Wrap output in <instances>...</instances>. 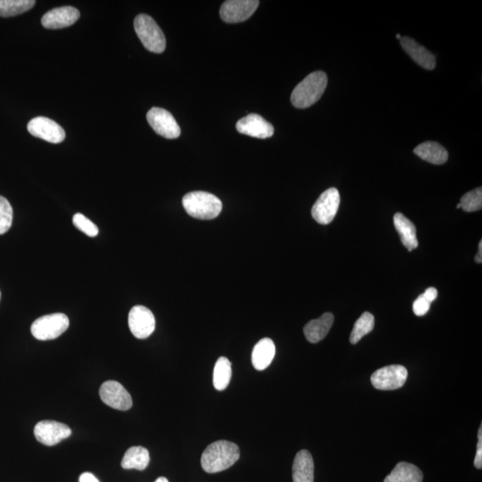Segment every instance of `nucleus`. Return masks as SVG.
Segmentation results:
<instances>
[{
	"instance_id": "35",
	"label": "nucleus",
	"mask_w": 482,
	"mask_h": 482,
	"mask_svg": "<svg viewBox=\"0 0 482 482\" xmlns=\"http://www.w3.org/2000/svg\"><path fill=\"white\" fill-rule=\"evenodd\" d=\"M154 482H169V481H168V479H166L165 477H159V478L157 479V480L156 481H154Z\"/></svg>"
},
{
	"instance_id": "33",
	"label": "nucleus",
	"mask_w": 482,
	"mask_h": 482,
	"mask_svg": "<svg viewBox=\"0 0 482 482\" xmlns=\"http://www.w3.org/2000/svg\"><path fill=\"white\" fill-rule=\"evenodd\" d=\"M80 482H99L98 479L90 472H84L80 476Z\"/></svg>"
},
{
	"instance_id": "3",
	"label": "nucleus",
	"mask_w": 482,
	"mask_h": 482,
	"mask_svg": "<svg viewBox=\"0 0 482 482\" xmlns=\"http://www.w3.org/2000/svg\"><path fill=\"white\" fill-rule=\"evenodd\" d=\"M183 205L187 213L196 219L212 220L221 214L222 201L213 194L205 192H193L186 194Z\"/></svg>"
},
{
	"instance_id": "26",
	"label": "nucleus",
	"mask_w": 482,
	"mask_h": 482,
	"mask_svg": "<svg viewBox=\"0 0 482 482\" xmlns=\"http://www.w3.org/2000/svg\"><path fill=\"white\" fill-rule=\"evenodd\" d=\"M374 328V317L368 312H365L361 315L359 320L354 323L352 332L350 335V342L357 344L361 339L365 337Z\"/></svg>"
},
{
	"instance_id": "5",
	"label": "nucleus",
	"mask_w": 482,
	"mask_h": 482,
	"mask_svg": "<svg viewBox=\"0 0 482 482\" xmlns=\"http://www.w3.org/2000/svg\"><path fill=\"white\" fill-rule=\"evenodd\" d=\"M70 321L65 314L57 313L38 318L32 324L33 337L39 341H51L59 338L68 329Z\"/></svg>"
},
{
	"instance_id": "7",
	"label": "nucleus",
	"mask_w": 482,
	"mask_h": 482,
	"mask_svg": "<svg viewBox=\"0 0 482 482\" xmlns=\"http://www.w3.org/2000/svg\"><path fill=\"white\" fill-rule=\"evenodd\" d=\"M408 372L404 366L394 365L378 369L372 375L371 381L375 389L394 390L404 386Z\"/></svg>"
},
{
	"instance_id": "36",
	"label": "nucleus",
	"mask_w": 482,
	"mask_h": 482,
	"mask_svg": "<svg viewBox=\"0 0 482 482\" xmlns=\"http://www.w3.org/2000/svg\"><path fill=\"white\" fill-rule=\"evenodd\" d=\"M396 37L398 38V39H401L402 36L400 35V34H396Z\"/></svg>"
},
{
	"instance_id": "16",
	"label": "nucleus",
	"mask_w": 482,
	"mask_h": 482,
	"mask_svg": "<svg viewBox=\"0 0 482 482\" xmlns=\"http://www.w3.org/2000/svg\"><path fill=\"white\" fill-rule=\"evenodd\" d=\"M403 48L410 56L415 63L426 70H433L436 66L434 54L427 50L425 48L417 43L414 39L409 37H402L400 39Z\"/></svg>"
},
{
	"instance_id": "20",
	"label": "nucleus",
	"mask_w": 482,
	"mask_h": 482,
	"mask_svg": "<svg viewBox=\"0 0 482 482\" xmlns=\"http://www.w3.org/2000/svg\"><path fill=\"white\" fill-rule=\"evenodd\" d=\"M275 345L271 339L265 338L254 347L252 363L257 371H263L268 368L275 356Z\"/></svg>"
},
{
	"instance_id": "28",
	"label": "nucleus",
	"mask_w": 482,
	"mask_h": 482,
	"mask_svg": "<svg viewBox=\"0 0 482 482\" xmlns=\"http://www.w3.org/2000/svg\"><path fill=\"white\" fill-rule=\"evenodd\" d=\"M13 223V208L8 200L0 196V235L5 234Z\"/></svg>"
},
{
	"instance_id": "4",
	"label": "nucleus",
	"mask_w": 482,
	"mask_h": 482,
	"mask_svg": "<svg viewBox=\"0 0 482 482\" xmlns=\"http://www.w3.org/2000/svg\"><path fill=\"white\" fill-rule=\"evenodd\" d=\"M134 29L139 39L148 51L156 54L165 51V34L152 17L145 14H139L134 20Z\"/></svg>"
},
{
	"instance_id": "29",
	"label": "nucleus",
	"mask_w": 482,
	"mask_h": 482,
	"mask_svg": "<svg viewBox=\"0 0 482 482\" xmlns=\"http://www.w3.org/2000/svg\"><path fill=\"white\" fill-rule=\"evenodd\" d=\"M74 226L89 237H96L99 234V228L95 223L88 219L83 214H75L72 218Z\"/></svg>"
},
{
	"instance_id": "24",
	"label": "nucleus",
	"mask_w": 482,
	"mask_h": 482,
	"mask_svg": "<svg viewBox=\"0 0 482 482\" xmlns=\"http://www.w3.org/2000/svg\"><path fill=\"white\" fill-rule=\"evenodd\" d=\"M232 378V363L226 357H220L215 363L213 383L215 389L224 390L228 387Z\"/></svg>"
},
{
	"instance_id": "9",
	"label": "nucleus",
	"mask_w": 482,
	"mask_h": 482,
	"mask_svg": "<svg viewBox=\"0 0 482 482\" xmlns=\"http://www.w3.org/2000/svg\"><path fill=\"white\" fill-rule=\"evenodd\" d=\"M128 323L132 335L139 339L150 337L156 329V319L152 312L143 305H136L130 309Z\"/></svg>"
},
{
	"instance_id": "14",
	"label": "nucleus",
	"mask_w": 482,
	"mask_h": 482,
	"mask_svg": "<svg viewBox=\"0 0 482 482\" xmlns=\"http://www.w3.org/2000/svg\"><path fill=\"white\" fill-rule=\"evenodd\" d=\"M236 129L241 134L262 139L271 138L274 133V126L257 114L241 118L236 124Z\"/></svg>"
},
{
	"instance_id": "8",
	"label": "nucleus",
	"mask_w": 482,
	"mask_h": 482,
	"mask_svg": "<svg viewBox=\"0 0 482 482\" xmlns=\"http://www.w3.org/2000/svg\"><path fill=\"white\" fill-rule=\"evenodd\" d=\"M147 120L154 132L162 137L168 139L180 137V126L178 125L174 115L165 109L151 108L147 114Z\"/></svg>"
},
{
	"instance_id": "37",
	"label": "nucleus",
	"mask_w": 482,
	"mask_h": 482,
	"mask_svg": "<svg viewBox=\"0 0 482 482\" xmlns=\"http://www.w3.org/2000/svg\"><path fill=\"white\" fill-rule=\"evenodd\" d=\"M456 208H459V209H460V208H461V205H460V203H459V205H457V207H456Z\"/></svg>"
},
{
	"instance_id": "2",
	"label": "nucleus",
	"mask_w": 482,
	"mask_h": 482,
	"mask_svg": "<svg viewBox=\"0 0 482 482\" xmlns=\"http://www.w3.org/2000/svg\"><path fill=\"white\" fill-rule=\"evenodd\" d=\"M328 77L325 72L317 71L308 75L291 94V103L297 108H308L321 98L325 92Z\"/></svg>"
},
{
	"instance_id": "30",
	"label": "nucleus",
	"mask_w": 482,
	"mask_h": 482,
	"mask_svg": "<svg viewBox=\"0 0 482 482\" xmlns=\"http://www.w3.org/2000/svg\"><path fill=\"white\" fill-rule=\"evenodd\" d=\"M430 308V303L423 296V294L418 297L413 305V310L417 317H423L428 313Z\"/></svg>"
},
{
	"instance_id": "22",
	"label": "nucleus",
	"mask_w": 482,
	"mask_h": 482,
	"mask_svg": "<svg viewBox=\"0 0 482 482\" xmlns=\"http://www.w3.org/2000/svg\"><path fill=\"white\" fill-rule=\"evenodd\" d=\"M423 474L417 466L401 462L396 465L384 482H423Z\"/></svg>"
},
{
	"instance_id": "13",
	"label": "nucleus",
	"mask_w": 482,
	"mask_h": 482,
	"mask_svg": "<svg viewBox=\"0 0 482 482\" xmlns=\"http://www.w3.org/2000/svg\"><path fill=\"white\" fill-rule=\"evenodd\" d=\"M71 434L72 430L68 425L56 421H39L34 428L36 439L48 447L60 443Z\"/></svg>"
},
{
	"instance_id": "31",
	"label": "nucleus",
	"mask_w": 482,
	"mask_h": 482,
	"mask_svg": "<svg viewBox=\"0 0 482 482\" xmlns=\"http://www.w3.org/2000/svg\"><path fill=\"white\" fill-rule=\"evenodd\" d=\"M478 445L477 451H476V456L474 459V466L477 469L482 468V426H481L480 430H479L478 433Z\"/></svg>"
},
{
	"instance_id": "17",
	"label": "nucleus",
	"mask_w": 482,
	"mask_h": 482,
	"mask_svg": "<svg viewBox=\"0 0 482 482\" xmlns=\"http://www.w3.org/2000/svg\"><path fill=\"white\" fill-rule=\"evenodd\" d=\"M292 477L293 482H314V460L308 450L297 454L292 466Z\"/></svg>"
},
{
	"instance_id": "21",
	"label": "nucleus",
	"mask_w": 482,
	"mask_h": 482,
	"mask_svg": "<svg viewBox=\"0 0 482 482\" xmlns=\"http://www.w3.org/2000/svg\"><path fill=\"white\" fill-rule=\"evenodd\" d=\"M394 224H395L396 232H399L403 245L410 252L415 250L418 247V241L416 228H415L414 224L404 214L400 213H396L394 217Z\"/></svg>"
},
{
	"instance_id": "10",
	"label": "nucleus",
	"mask_w": 482,
	"mask_h": 482,
	"mask_svg": "<svg viewBox=\"0 0 482 482\" xmlns=\"http://www.w3.org/2000/svg\"><path fill=\"white\" fill-rule=\"evenodd\" d=\"M259 4L257 0H228L221 7L220 16L225 23L244 22L253 16Z\"/></svg>"
},
{
	"instance_id": "1",
	"label": "nucleus",
	"mask_w": 482,
	"mask_h": 482,
	"mask_svg": "<svg viewBox=\"0 0 482 482\" xmlns=\"http://www.w3.org/2000/svg\"><path fill=\"white\" fill-rule=\"evenodd\" d=\"M239 448L233 442L215 441L203 452L202 468L208 474H217L234 465L239 459Z\"/></svg>"
},
{
	"instance_id": "38",
	"label": "nucleus",
	"mask_w": 482,
	"mask_h": 482,
	"mask_svg": "<svg viewBox=\"0 0 482 482\" xmlns=\"http://www.w3.org/2000/svg\"><path fill=\"white\" fill-rule=\"evenodd\" d=\"M0 298H1V293H0Z\"/></svg>"
},
{
	"instance_id": "34",
	"label": "nucleus",
	"mask_w": 482,
	"mask_h": 482,
	"mask_svg": "<svg viewBox=\"0 0 482 482\" xmlns=\"http://www.w3.org/2000/svg\"><path fill=\"white\" fill-rule=\"evenodd\" d=\"M475 262L477 263H481L482 262V241H480L479 244V252L477 256L475 257Z\"/></svg>"
},
{
	"instance_id": "11",
	"label": "nucleus",
	"mask_w": 482,
	"mask_h": 482,
	"mask_svg": "<svg viewBox=\"0 0 482 482\" xmlns=\"http://www.w3.org/2000/svg\"><path fill=\"white\" fill-rule=\"evenodd\" d=\"M99 396L102 401L110 408L127 411L132 406V399L122 384L115 381H108L101 385Z\"/></svg>"
},
{
	"instance_id": "27",
	"label": "nucleus",
	"mask_w": 482,
	"mask_h": 482,
	"mask_svg": "<svg viewBox=\"0 0 482 482\" xmlns=\"http://www.w3.org/2000/svg\"><path fill=\"white\" fill-rule=\"evenodd\" d=\"M461 208L467 213L481 210L482 208V189L477 188L472 192H467L460 201Z\"/></svg>"
},
{
	"instance_id": "19",
	"label": "nucleus",
	"mask_w": 482,
	"mask_h": 482,
	"mask_svg": "<svg viewBox=\"0 0 482 482\" xmlns=\"http://www.w3.org/2000/svg\"><path fill=\"white\" fill-rule=\"evenodd\" d=\"M414 152L420 159L433 165H443L448 159L447 150L434 141H426L418 145Z\"/></svg>"
},
{
	"instance_id": "15",
	"label": "nucleus",
	"mask_w": 482,
	"mask_h": 482,
	"mask_svg": "<svg viewBox=\"0 0 482 482\" xmlns=\"http://www.w3.org/2000/svg\"><path fill=\"white\" fill-rule=\"evenodd\" d=\"M80 18V12L74 7L52 9L45 14L41 23L47 29H62L72 26Z\"/></svg>"
},
{
	"instance_id": "32",
	"label": "nucleus",
	"mask_w": 482,
	"mask_h": 482,
	"mask_svg": "<svg viewBox=\"0 0 482 482\" xmlns=\"http://www.w3.org/2000/svg\"><path fill=\"white\" fill-rule=\"evenodd\" d=\"M423 296L432 304L436 299V297H438V290H436L435 288H429V289H427L425 292L423 294Z\"/></svg>"
},
{
	"instance_id": "18",
	"label": "nucleus",
	"mask_w": 482,
	"mask_h": 482,
	"mask_svg": "<svg viewBox=\"0 0 482 482\" xmlns=\"http://www.w3.org/2000/svg\"><path fill=\"white\" fill-rule=\"evenodd\" d=\"M334 317L332 313H325L318 319L312 320L304 327L306 339L311 343H318L323 341L332 328Z\"/></svg>"
},
{
	"instance_id": "23",
	"label": "nucleus",
	"mask_w": 482,
	"mask_h": 482,
	"mask_svg": "<svg viewBox=\"0 0 482 482\" xmlns=\"http://www.w3.org/2000/svg\"><path fill=\"white\" fill-rule=\"evenodd\" d=\"M150 461V452H148L147 448L143 447H132L124 454L121 465H122L123 469L126 470L135 469L139 470V471H143V470L147 468Z\"/></svg>"
},
{
	"instance_id": "6",
	"label": "nucleus",
	"mask_w": 482,
	"mask_h": 482,
	"mask_svg": "<svg viewBox=\"0 0 482 482\" xmlns=\"http://www.w3.org/2000/svg\"><path fill=\"white\" fill-rule=\"evenodd\" d=\"M341 204V195L335 188L326 190L312 208V217L318 223L326 225L332 222Z\"/></svg>"
},
{
	"instance_id": "25",
	"label": "nucleus",
	"mask_w": 482,
	"mask_h": 482,
	"mask_svg": "<svg viewBox=\"0 0 482 482\" xmlns=\"http://www.w3.org/2000/svg\"><path fill=\"white\" fill-rule=\"evenodd\" d=\"M34 0H0V17L19 16L34 7Z\"/></svg>"
},
{
	"instance_id": "12",
	"label": "nucleus",
	"mask_w": 482,
	"mask_h": 482,
	"mask_svg": "<svg viewBox=\"0 0 482 482\" xmlns=\"http://www.w3.org/2000/svg\"><path fill=\"white\" fill-rule=\"evenodd\" d=\"M28 132L36 138L59 144L66 138V132L59 123L47 117H35L27 125Z\"/></svg>"
}]
</instances>
